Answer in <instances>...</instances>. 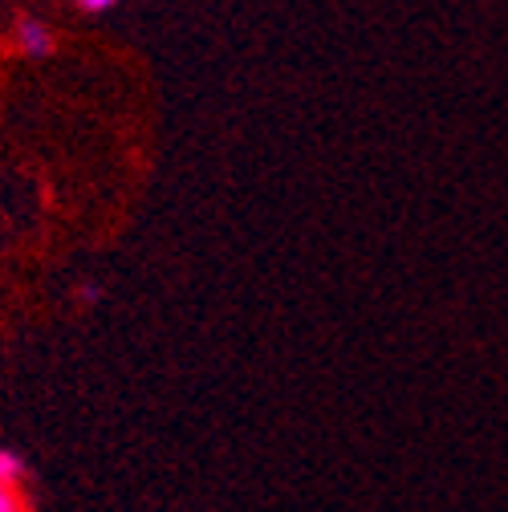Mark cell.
Returning a JSON list of instances; mask_svg holds the SVG:
<instances>
[{
    "instance_id": "obj_2",
    "label": "cell",
    "mask_w": 508,
    "mask_h": 512,
    "mask_svg": "<svg viewBox=\"0 0 508 512\" xmlns=\"http://www.w3.org/2000/svg\"><path fill=\"white\" fill-rule=\"evenodd\" d=\"M21 45L29 49V53H49V33H45V25H37V21H21Z\"/></svg>"
},
{
    "instance_id": "obj_4",
    "label": "cell",
    "mask_w": 508,
    "mask_h": 512,
    "mask_svg": "<svg viewBox=\"0 0 508 512\" xmlns=\"http://www.w3.org/2000/svg\"><path fill=\"white\" fill-rule=\"evenodd\" d=\"M110 5H114V0H82V9H94V13L98 9H110Z\"/></svg>"
},
{
    "instance_id": "obj_1",
    "label": "cell",
    "mask_w": 508,
    "mask_h": 512,
    "mask_svg": "<svg viewBox=\"0 0 508 512\" xmlns=\"http://www.w3.org/2000/svg\"><path fill=\"white\" fill-rule=\"evenodd\" d=\"M25 480V460L9 447H0V488H21Z\"/></svg>"
},
{
    "instance_id": "obj_3",
    "label": "cell",
    "mask_w": 508,
    "mask_h": 512,
    "mask_svg": "<svg viewBox=\"0 0 508 512\" xmlns=\"http://www.w3.org/2000/svg\"><path fill=\"white\" fill-rule=\"evenodd\" d=\"M0 512H29L21 488H0Z\"/></svg>"
}]
</instances>
